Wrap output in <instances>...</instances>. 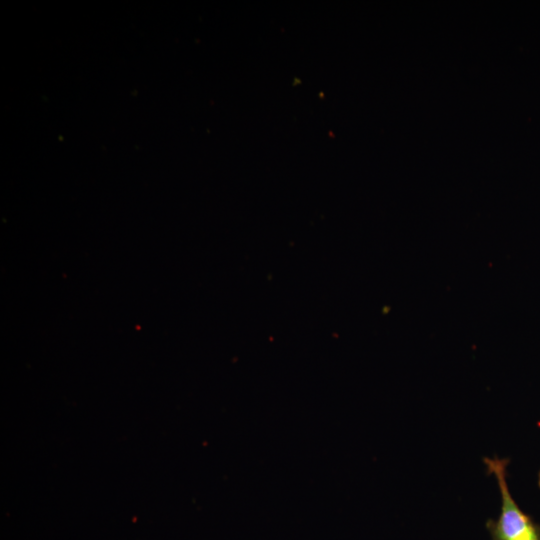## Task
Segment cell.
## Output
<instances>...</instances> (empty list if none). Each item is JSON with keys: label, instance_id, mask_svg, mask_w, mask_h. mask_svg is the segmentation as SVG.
<instances>
[{"label": "cell", "instance_id": "6da1fadb", "mask_svg": "<svg viewBox=\"0 0 540 540\" xmlns=\"http://www.w3.org/2000/svg\"><path fill=\"white\" fill-rule=\"evenodd\" d=\"M489 474L496 478L501 497L497 520L489 519L486 527L492 540H540V525L526 514L513 498L507 483L509 459L485 457Z\"/></svg>", "mask_w": 540, "mask_h": 540}, {"label": "cell", "instance_id": "7a4b0ae2", "mask_svg": "<svg viewBox=\"0 0 540 540\" xmlns=\"http://www.w3.org/2000/svg\"><path fill=\"white\" fill-rule=\"evenodd\" d=\"M538 486H539V488H540V471H539V473H538Z\"/></svg>", "mask_w": 540, "mask_h": 540}]
</instances>
